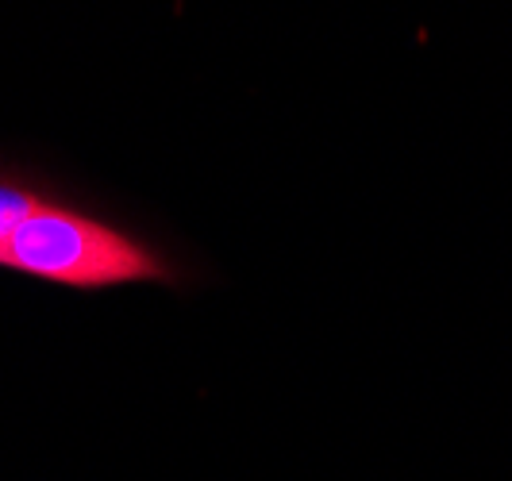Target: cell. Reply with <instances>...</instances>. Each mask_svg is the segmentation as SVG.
Listing matches in <instances>:
<instances>
[{
	"mask_svg": "<svg viewBox=\"0 0 512 481\" xmlns=\"http://www.w3.org/2000/svg\"><path fill=\"white\" fill-rule=\"evenodd\" d=\"M0 266L77 289L166 281V262L139 239L101 220L39 201L0 243Z\"/></svg>",
	"mask_w": 512,
	"mask_h": 481,
	"instance_id": "1",
	"label": "cell"
},
{
	"mask_svg": "<svg viewBox=\"0 0 512 481\" xmlns=\"http://www.w3.org/2000/svg\"><path fill=\"white\" fill-rule=\"evenodd\" d=\"M35 204H39V197H35L31 189L0 178V243H4V235L16 228Z\"/></svg>",
	"mask_w": 512,
	"mask_h": 481,
	"instance_id": "2",
	"label": "cell"
}]
</instances>
